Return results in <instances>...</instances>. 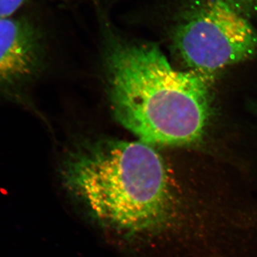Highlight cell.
I'll list each match as a JSON object with an SVG mask.
<instances>
[{
    "label": "cell",
    "mask_w": 257,
    "mask_h": 257,
    "mask_svg": "<svg viewBox=\"0 0 257 257\" xmlns=\"http://www.w3.org/2000/svg\"><path fill=\"white\" fill-rule=\"evenodd\" d=\"M63 183L99 224L125 237L177 236L189 257H209L229 225L228 194L177 188L143 142L100 139L69 152Z\"/></svg>",
    "instance_id": "cell-1"
},
{
    "label": "cell",
    "mask_w": 257,
    "mask_h": 257,
    "mask_svg": "<svg viewBox=\"0 0 257 257\" xmlns=\"http://www.w3.org/2000/svg\"><path fill=\"white\" fill-rule=\"evenodd\" d=\"M111 109L118 121L150 145L199 143L211 114V77L172 67L153 43L114 41L106 56Z\"/></svg>",
    "instance_id": "cell-2"
},
{
    "label": "cell",
    "mask_w": 257,
    "mask_h": 257,
    "mask_svg": "<svg viewBox=\"0 0 257 257\" xmlns=\"http://www.w3.org/2000/svg\"><path fill=\"white\" fill-rule=\"evenodd\" d=\"M172 47L190 70L211 77L257 56V30L220 0H184L172 19Z\"/></svg>",
    "instance_id": "cell-3"
},
{
    "label": "cell",
    "mask_w": 257,
    "mask_h": 257,
    "mask_svg": "<svg viewBox=\"0 0 257 257\" xmlns=\"http://www.w3.org/2000/svg\"><path fill=\"white\" fill-rule=\"evenodd\" d=\"M41 35L28 19H0V93L18 92L41 65Z\"/></svg>",
    "instance_id": "cell-4"
},
{
    "label": "cell",
    "mask_w": 257,
    "mask_h": 257,
    "mask_svg": "<svg viewBox=\"0 0 257 257\" xmlns=\"http://www.w3.org/2000/svg\"><path fill=\"white\" fill-rule=\"evenodd\" d=\"M249 20L257 16V0H220Z\"/></svg>",
    "instance_id": "cell-5"
},
{
    "label": "cell",
    "mask_w": 257,
    "mask_h": 257,
    "mask_svg": "<svg viewBox=\"0 0 257 257\" xmlns=\"http://www.w3.org/2000/svg\"><path fill=\"white\" fill-rule=\"evenodd\" d=\"M28 0H0V19L10 18Z\"/></svg>",
    "instance_id": "cell-6"
}]
</instances>
